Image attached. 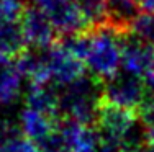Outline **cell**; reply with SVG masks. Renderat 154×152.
Here are the masks:
<instances>
[{"instance_id":"obj_1","label":"cell","mask_w":154,"mask_h":152,"mask_svg":"<svg viewBox=\"0 0 154 152\" xmlns=\"http://www.w3.org/2000/svg\"><path fill=\"white\" fill-rule=\"evenodd\" d=\"M123 41L118 28L100 25L90 31L72 36L67 44L94 79L107 82L122 70Z\"/></svg>"},{"instance_id":"obj_2","label":"cell","mask_w":154,"mask_h":152,"mask_svg":"<svg viewBox=\"0 0 154 152\" xmlns=\"http://www.w3.org/2000/svg\"><path fill=\"white\" fill-rule=\"evenodd\" d=\"M103 103V88L97 79H79L72 85L59 90V115L61 119H69L87 126H95L100 106Z\"/></svg>"},{"instance_id":"obj_3","label":"cell","mask_w":154,"mask_h":152,"mask_svg":"<svg viewBox=\"0 0 154 152\" xmlns=\"http://www.w3.org/2000/svg\"><path fill=\"white\" fill-rule=\"evenodd\" d=\"M148 95V87L141 77L126 74L120 70L113 79L105 82L103 85V101L108 105H115L130 111H138L143 108Z\"/></svg>"},{"instance_id":"obj_4","label":"cell","mask_w":154,"mask_h":152,"mask_svg":"<svg viewBox=\"0 0 154 152\" xmlns=\"http://www.w3.org/2000/svg\"><path fill=\"white\" fill-rule=\"evenodd\" d=\"M21 33L25 44L30 46L31 51H45L54 44L56 30L43 10L38 7L25 8L20 20Z\"/></svg>"},{"instance_id":"obj_5","label":"cell","mask_w":154,"mask_h":152,"mask_svg":"<svg viewBox=\"0 0 154 152\" xmlns=\"http://www.w3.org/2000/svg\"><path fill=\"white\" fill-rule=\"evenodd\" d=\"M43 12L53 23L56 33L71 38L84 33L90 25L77 0H54Z\"/></svg>"},{"instance_id":"obj_6","label":"cell","mask_w":154,"mask_h":152,"mask_svg":"<svg viewBox=\"0 0 154 152\" xmlns=\"http://www.w3.org/2000/svg\"><path fill=\"white\" fill-rule=\"evenodd\" d=\"M122 70L136 77H148L154 70V46L146 44L136 38L123 41Z\"/></svg>"},{"instance_id":"obj_7","label":"cell","mask_w":154,"mask_h":152,"mask_svg":"<svg viewBox=\"0 0 154 152\" xmlns=\"http://www.w3.org/2000/svg\"><path fill=\"white\" fill-rule=\"evenodd\" d=\"M61 118H54L49 115H45L41 111H36L33 108L25 106L20 116L21 133L26 136L31 142L36 144V147H41L46 144L57 131Z\"/></svg>"},{"instance_id":"obj_8","label":"cell","mask_w":154,"mask_h":152,"mask_svg":"<svg viewBox=\"0 0 154 152\" xmlns=\"http://www.w3.org/2000/svg\"><path fill=\"white\" fill-rule=\"evenodd\" d=\"M59 134L71 152H100V136L95 126L61 119Z\"/></svg>"},{"instance_id":"obj_9","label":"cell","mask_w":154,"mask_h":152,"mask_svg":"<svg viewBox=\"0 0 154 152\" xmlns=\"http://www.w3.org/2000/svg\"><path fill=\"white\" fill-rule=\"evenodd\" d=\"M26 106L54 118L59 115V88L49 84H30L26 93Z\"/></svg>"},{"instance_id":"obj_10","label":"cell","mask_w":154,"mask_h":152,"mask_svg":"<svg viewBox=\"0 0 154 152\" xmlns=\"http://www.w3.org/2000/svg\"><path fill=\"white\" fill-rule=\"evenodd\" d=\"M23 79L17 61L0 66V105H12L18 100L23 90Z\"/></svg>"},{"instance_id":"obj_11","label":"cell","mask_w":154,"mask_h":152,"mask_svg":"<svg viewBox=\"0 0 154 152\" xmlns=\"http://www.w3.org/2000/svg\"><path fill=\"white\" fill-rule=\"evenodd\" d=\"M138 0H107V18L115 28L130 26L138 15Z\"/></svg>"},{"instance_id":"obj_12","label":"cell","mask_w":154,"mask_h":152,"mask_svg":"<svg viewBox=\"0 0 154 152\" xmlns=\"http://www.w3.org/2000/svg\"><path fill=\"white\" fill-rule=\"evenodd\" d=\"M146 87H148V95L139 111H141V121L146 129V141L149 146H154V70L146 77Z\"/></svg>"},{"instance_id":"obj_13","label":"cell","mask_w":154,"mask_h":152,"mask_svg":"<svg viewBox=\"0 0 154 152\" xmlns=\"http://www.w3.org/2000/svg\"><path fill=\"white\" fill-rule=\"evenodd\" d=\"M0 152H39V149L35 142H31L26 136L20 134L17 129L5 128Z\"/></svg>"},{"instance_id":"obj_14","label":"cell","mask_w":154,"mask_h":152,"mask_svg":"<svg viewBox=\"0 0 154 152\" xmlns=\"http://www.w3.org/2000/svg\"><path fill=\"white\" fill-rule=\"evenodd\" d=\"M130 31L133 38L146 44L154 46V15L152 13H138L130 23Z\"/></svg>"},{"instance_id":"obj_15","label":"cell","mask_w":154,"mask_h":152,"mask_svg":"<svg viewBox=\"0 0 154 152\" xmlns=\"http://www.w3.org/2000/svg\"><path fill=\"white\" fill-rule=\"evenodd\" d=\"M90 25H97L107 18V0H77Z\"/></svg>"},{"instance_id":"obj_16","label":"cell","mask_w":154,"mask_h":152,"mask_svg":"<svg viewBox=\"0 0 154 152\" xmlns=\"http://www.w3.org/2000/svg\"><path fill=\"white\" fill-rule=\"evenodd\" d=\"M139 8L144 13H152L154 15V0H138Z\"/></svg>"},{"instance_id":"obj_17","label":"cell","mask_w":154,"mask_h":152,"mask_svg":"<svg viewBox=\"0 0 154 152\" xmlns=\"http://www.w3.org/2000/svg\"><path fill=\"white\" fill-rule=\"evenodd\" d=\"M33 2H35V7H38L39 10H45L54 2V0H33Z\"/></svg>"},{"instance_id":"obj_18","label":"cell","mask_w":154,"mask_h":152,"mask_svg":"<svg viewBox=\"0 0 154 152\" xmlns=\"http://www.w3.org/2000/svg\"><path fill=\"white\" fill-rule=\"evenodd\" d=\"M136 152H154V146H149V144H146V146H143L141 149H138Z\"/></svg>"}]
</instances>
